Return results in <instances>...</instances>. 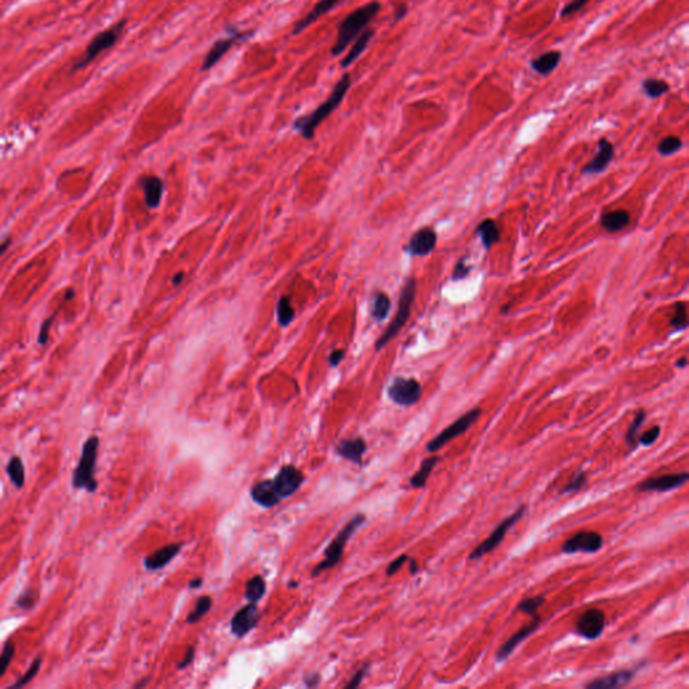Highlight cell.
Wrapping results in <instances>:
<instances>
[{
	"label": "cell",
	"mask_w": 689,
	"mask_h": 689,
	"mask_svg": "<svg viewBox=\"0 0 689 689\" xmlns=\"http://www.w3.org/2000/svg\"><path fill=\"white\" fill-rule=\"evenodd\" d=\"M640 666H634L631 669H622L618 672H614L605 678H599L585 684V688L591 689H614L622 688L631 683V680L637 675Z\"/></svg>",
	"instance_id": "obj_20"
},
{
	"label": "cell",
	"mask_w": 689,
	"mask_h": 689,
	"mask_svg": "<svg viewBox=\"0 0 689 689\" xmlns=\"http://www.w3.org/2000/svg\"><path fill=\"white\" fill-rule=\"evenodd\" d=\"M532 618H533L532 619V622H529L523 629H520L517 633H514L513 635H512L506 643H503V645L500 646V649H498L497 653H496V660H497L498 663L505 661L511 654L513 653L516 648H517L520 643L525 641L526 638H528L530 634H533L535 631L538 630L541 618H540L538 614H535Z\"/></svg>",
	"instance_id": "obj_18"
},
{
	"label": "cell",
	"mask_w": 689,
	"mask_h": 689,
	"mask_svg": "<svg viewBox=\"0 0 689 689\" xmlns=\"http://www.w3.org/2000/svg\"><path fill=\"white\" fill-rule=\"evenodd\" d=\"M14 655H15V643L12 640H10V641L4 643V648L0 653V678H3L4 673L7 672Z\"/></svg>",
	"instance_id": "obj_42"
},
{
	"label": "cell",
	"mask_w": 689,
	"mask_h": 689,
	"mask_svg": "<svg viewBox=\"0 0 689 689\" xmlns=\"http://www.w3.org/2000/svg\"><path fill=\"white\" fill-rule=\"evenodd\" d=\"M41 665H42V658L38 657V658H36V660L33 661V664L30 665V668L27 669V672L12 684V688H22L24 685H27L29 683H31V681L36 678V675L39 673Z\"/></svg>",
	"instance_id": "obj_40"
},
{
	"label": "cell",
	"mask_w": 689,
	"mask_h": 689,
	"mask_svg": "<svg viewBox=\"0 0 689 689\" xmlns=\"http://www.w3.org/2000/svg\"><path fill=\"white\" fill-rule=\"evenodd\" d=\"M590 0H571L570 3H567L563 10L560 11V18H567V16H571L573 14L576 12L582 11L584 7L588 4Z\"/></svg>",
	"instance_id": "obj_45"
},
{
	"label": "cell",
	"mask_w": 689,
	"mask_h": 689,
	"mask_svg": "<svg viewBox=\"0 0 689 689\" xmlns=\"http://www.w3.org/2000/svg\"><path fill=\"white\" fill-rule=\"evenodd\" d=\"M407 14H408V6L404 4V3L398 4V6H396L395 11H393V21H395V22H400L401 19H404V18L407 16Z\"/></svg>",
	"instance_id": "obj_51"
},
{
	"label": "cell",
	"mask_w": 689,
	"mask_h": 689,
	"mask_svg": "<svg viewBox=\"0 0 689 689\" xmlns=\"http://www.w3.org/2000/svg\"><path fill=\"white\" fill-rule=\"evenodd\" d=\"M351 86V73H343L342 77L339 79L336 86L333 88L331 94L327 97L326 100L316 109L307 115L298 117L293 121V129L298 131L306 141H311L316 136V131L327 117L331 116V114L339 108L342 104L346 94L349 92Z\"/></svg>",
	"instance_id": "obj_1"
},
{
	"label": "cell",
	"mask_w": 689,
	"mask_h": 689,
	"mask_svg": "<svg viewBox=\"0 0 689 689\" xmlns=\"http://www.w3.org/2000/svg\"><path fill=\"white\" fill-rule=\"evenodd\" d=\"M587 473L584 470H578L575 474H573L571 481L564 486V489L560 491L561 494H573V493H578L583 488L587 482Z\"/></svg>",
	"instance_id": "obj_41"
},
{
	"label": "cell",
	"mask_w": 689,
	"mask_h": 689,
	"mask_svg": "<svg viewBox=\"0 0 689 689\" xmlns=\"http://www.w3.org/2000/svg\"><path fill=\"white\" fill-rule=\"evenodd\" d=\"M603 538L595 530H582L568 538L563 545V553H594L602 548Z\"/></svg>",
	"instance_id": "obj_11"
},
{
	"label": "cell",
	"mask_w": 689,
	"mask_h": 689,
	"mask_svg": "<svg viewBox=\"0 0 689 689\" xmlns=\"http://www.w3.org/2000/svg\"><path fill=\"white\" fill-rule=\"evenodd\" d=\"M6 471H7V476L11 481L12 485L16 489H22L24 486V482H26V470H24V461L18 456H11L9 463H7Z\"/></svg>",
	"instance_id": "obj_30"
},
{
	"label": "cell",
	"mask_w": 689,
	"mask_h": 689,
	"mask_svg": "<svg viewBox=\"0 0 689 689\" xmlns=\"http://www.w3.org/2000/svg\"><path fill=\"white\" fill-rule=\"evenodd\" d=\"M149 681H150V678H144L141 683H136V684H135V688H143V687H146V685L149 684Z\"/></svg>",
	"instance_id": "obj_59"
},
{
	"label": "cell",
	"mask_w": 689,
	"mask_h": 689,
	"mask_svg": "<svg viewBox=\"0 0 689 689\" xmlns=\"http://www.w3.org/2000/svg\"><path fill=\"white\" fill-rule=\"evenodd\" d=\"M261 619V614L257 603L249 602L244 608H240L231 620V630L236 637L243 638L251 630H253Z\"/></svg>",
	"instance_id": "obj_13"
},
{
	"label": "cell",
	"mask_w": 689,
	"mask_h": 689,
	"mask_svg": "<svg viewBox=\"0 0 689 689\" xmlns=\"http://www.w3.org/2000/svg\"><path fill=\"white\" fill-rule=\"evenodd\" d=\"M687 365H688V360H687V357L680 358V360H678V363H676V366L680 368V369H684Z\"/></svg>",
	"instance_id": "obj_58"
},
{
	"label": "cell",
	"mask_w": 689,
	"mask_h": 689,
	"mask_svg": "<svg viewBox=\"0 0 689 689\" xmlns=\"http://www.w3.org/2000/svg\"><path fill=\"white\" fill-rule=\"evenodd\" d=\"M251 497L257 505L263 508H273L281 501L273 479L257 482L256 485H253L251 489Z\"/></svg>",
	"instance_id": "obj_21"
},
{
	"label": "cell",
	"mask_w": 689,
	"mask_h": 689,
	"mask_svg": "<svg viewBox=\"0 0 689 689\" xmlns=\"http://www.w3.org/2000/svg\"><path fill=\"white\" fill-rule=\"evenodd\" d=\"M689 474L687 471L684 473H676V474H666L661 477H653V478L645 479L637 485L638 491H658V493H666V491H675L678 488H681L688 482Z\"/></svg>",
	"instance_id": "obj_15"
},
{
	"label": "cell",
	"mask_w": 689,
	"mask_h": 689,
	"mask_svg": "<svg viewBox=\"0 0 689 689\" xmlns=\"http://www.w3.org/2000/svg\"><path fill=\"white\" fill-rule=\"evenodd\" d=\"M126 26H127V19H121V21L112 24L111 27H108V29L103 30L101 33H99L97 36H94V39L89 42L88 47L85 49L84 54L73 65V71H81L84 68H86L103 51L115 46L119 38L123 36Z\"/></svg>",
	"instance_id": "obj_6"
},
{
	"label": "cell",
	"mask_w": 689,
	"mask_h": 689,
	"mask_svg": "<svg viewBox=\"0 0 689 689\" xmlns=\"http://www.w3.org/2000/svg\"><path fill=\"white\" fill-rule=\"evenodd\" d=\"M366 448H368V446H366L365 439L358 436V438L341 439L336 446V453H337V456L346 459V461H351L356 465H361L363 456L366 453Z\"/></svg>",
	"instance_id": "obj_22"
},
{
	"label": "cell",
	"mask_w": 689,
	"mask_h": 689,
	"mask_svg": "<svg viewBox=\"0 0 689 689\" xmlns=\"http://www.w3.org/2000/svg\"><path fill=\"white\" fill-rule=\"evenodd\" d=\"M369 666H371V664H365V665L361 666V668L357 670V673L351 678V681L345 685V688L353 689L360 687L361 683H363V678H365V675H366L368 670H369Z\"/></svg>",
	"instance_id": "obj_48"
},
{
	"label": "cell",
	"mask_w": 689,
	"mask_h": 689,
	"mask_svg": "<svg viewBox=\"0 0 689 689\" xmlns=\"http://www.w3.org/2000/svg\"><path fill=\"white\" fill-rule=\"evenodd\" d=\"M181 548H182V544L174 543V544H167L162 548L156 549L155 552H152L151 555H149L144 559V567L149 571L162 570L181 552Z\"/></svg>",
	"instance_id": "obj_23"
},
{
	"label": "cell",
	"mask_w": 689,
	"mask_h": 689,
	"mask_svg": "<svg viewBox=\"0 0 689 689\" xmlns=\"http://www.w3.org/2000/svg\"><path fill=\"white\" fill-rule=\"evenodd\" d=\"M606 617L598 608H588L576 620L575 630L585 640H596L605 630Z\"/></svg>",
	"instance_id": "obj_12"
},
{
	"label": "cell",
	"mask_w": 689,
	"mask_h": 689,
	"mask_svg": "<svg viewBox=\"0 0 689 689\" xmlns=\"http://www.w3.org/2000/svg\"><path fill=\"white\" fill-rule=\"evenodd\" d=\"M211 606H213V600H211V596L203 595L199 598L196 603V608L194 610L188 614L187 617L186 622L188 625H196L197 622H199L201 619L203 618L209 610H211Z\"/></svg>",
	"instance_id": "obj_35"
},
{
	"label": "cell",
	"mask_w": 689,
	"mask_h": 689,
	"mask_svg": "<svg viewBox=\"0 0 689 689\" xmlns=\"http://www.w3.org/2000/svg\"><path fill=\"white\" fill-rule=\"evenodd\" d=\"M408 561L409 563H411V567H409V571H411V573H412V575H415V573H418V563H416V560H415V559H408Z\"/></svg>",
	"instance_id": "obj_56"
},
{
	"label": "cell",
	"mask_w": 689,
	"mask_h": 689,
	"mask_svg": "<svg viewBox=\"0 0 689 689\" xmlns=\"http://www.w3.org/2000/svg\"><path fill=\"white\" fill-rule=\"evenodd\" d=\"M341 1L342 0H318L314 4V7L307 12L303 18H301L296 24H293V29L291 31L292 36H299L301 33H303L306 29H308L311 24L318 22V19H321L322 16H325L331 10H334Z\"/></svg>",
	"instance_id": "obj_19"
},
{
	"label": "cell",
	"mask_w": 689,
	"mask_h": 689,
	"mask_svg": "<svg viewBox=\"0 0 689 689\" xmlns=\"http://www.w3.org/2000/svg\"><path fill=\"white\" fill-rule=\"evenodd\" d=\"M438 243V234L435 229L426 226L416 231L409 238L406 252L411 256H427L433 252Z\"/></svg>",
	"instance_id": "obj_17"
},
{
	"label": "cell",
	"mask_w": 689,
	"mask_h": 689,
	"mask_svg": "<svg viewBox=\"0 0 689 689\" xmlns=\"http://www.w3.org/2000/svg\"><path fill=\"white\" fill-rule=\"evenodd\" d=\"M561 61V53L558 50H549L530 61V68L540 76H549L558 69Z\"/></svg>",
	"instance_id": "obj_28"
},
{
	"label": "cell",
	"mask_w": 689,
	"mask_h": 689,
	"mask_svg": "<svg viewBox=\"0 0 689 689\" xmlns=\"http://www.w3.org/2000/svg\"><path fill=\"white\" fill-rule=\"evenodd\" d=\"M141 186L144 194V202L149 209H156L161 205L164 196V181L155 176H143Z\"/></svg>",
	"instance_id": "obj_24"
},
{
	"label": "cell",
	"mask_w": 689,
	"mask_h": 689,
	"mask_svg": "<svg viewBox=\"0 0 689 689\" xmlns=\"http://www.w3.org/2000/svg\"><path fill=\"white\" fill-rule=\"evenodd\" d=\"M681 147H683V141L676 135H670V136L664 138L657 144V152L661 156H670V155L680 151Z\"/></svg>",
	"instance_id": "obj_38"
},
{
	"label": "cell",
	"mask_w": 689,
	"mask_h": 689,
	"mask_svg": "<svg viewBox=\"0 0 689 689\" xmlns=\"http://www.w3.org/2000/svg\"><path fill=\"white\" fill-rule=\"evenodd\" d=\"M183 278H185L183 272L176 273V276H174V279H173V284H174V286H179V284L182 283V281H183Z\"/></svg>",
	"instance_id": "obj_55"
},
{
	"label": "cell",
	"mask_w": 689,
	"mask_h": 689,
	"mask_svg": "<svg viewBox=\"0 0 689 689\" xmlns=\"http://www.w3.org/2000/svg\"><path fill=\"white\" fill-rule=\"evenodd\" d=\"M345 357V351H334L330 356H328V363L330 366H338L339 363H342Z\"/></svg>",
	"instance_id": "obj_52"
},
{
	"label": "cell",
	"mask_w": 689,
	"mask_h": 689,
	"mask_svg": "<svg viewBox=\"0 0 689 689\" xmlns=\"http://www.w3.org/2000/svg\"><path fill=\"white\" fill-rule=\"evenodd\" d=\"M646 419V411L645 409H638L634 415V419L631 421L628 431H626V435H625V442L628 444V447L630 448L631 451H634L637 447H638V431L640 428L643 427V421Z\"/></svg>",
	"instance_id": "obj_31"
},
{
	"label": "cell",
	"mask_w": 689,
	"mask_h": 689,
	"mask_svg": "<svg viewBox=\"0 0 689 689\" xmlns=\"http://www.w3.org/2000/svg\"><path fill=\"white\" fill-rule=\"evenodd\" d=\"M36 598H38V594L33 588H26L24 593L19 595V598L16 599L15 605L22 610H30L36 605Z\"/></svg>",
	"instance_id": "obj_44"
},
{
	"label": "cell",
	"mask_w": 689,
	"mask_h": 689,
	"mask_svg": "<svg viewBox=\"0 0 689 689\" xmlns=\"http://www.w3.org/2000/svg\"><path fill=\"white\" fill-rule=\"evenodd\" d=\"M545 603V599L544 596L538 595L533 596V598H526L524 600L520 602V605L517 606V611H521L524 614H528L530 617H533L535 614H538V608H541L543 605Z\"/></svg>",
	"instance_id": "obj_39"
},
{
	"label": "cell",
	"mask_w": 689,
	"mask_h": 689,
	"mask_svg": "<svg viewBox=\"0 0 689 689\" xmlns=\"http://www.w3.org/2000/svg\"><path fill=\"white\" fill-rule=\"evenodd\" d=\"M468 256H463L462 258H459V261L456 263V267L453 269V273H451V279H453V281H461L468 278V275H470L473 267L468 264Z\"/></svg>",
	"instance_id": "obj_43"
},
{
	"label": "cell",
	"mask_w": 689,
	"mask_h": 689,
	"mask_svg": "<svg viewBox=\"0 0 689 689\" xmlns=\"http://www.w3.org/2000/svg\"><path fill=\"white\" fill-rule=\"evenodd\" d=\"M276 314H278V321H279L281 326H288L293 321L295 310L292 307L291 301H290L288 296H283L279 301L278 307H276Z\"/></svg>",
	"instance_id": "obj_36"
},
{
	"label": "cell",
	"mask_w": 689,
	"mask_h": 689,
	"mask_svg": "<svg viewBox=\"0 0 689 689\" xmlns=\"http://www.w3.org/2000/svg\"><path fill=\"white\" fill-rule=\"evenodd\" d=\"M481 415H482V409H470L465 415L458 418L453 424H450L447 428H444L442 433L436 435L433 441H430L427 444V451L428 453L439 451L448 442H451L453 439L461 436L462 433H466L471 426H474L477 423V421L481 418Z\"/></svg>",
	"instance_id": "obj_9"
},
{
	"label": "cell",
	"mask_w": 689,
	"mask_h": 689,
	"mask_svg": "<svg viewBox=\"0 0 689 689\" xmlns=\"http://www.w3.org/2000/svg\"><path fill=\"white\" fill-rule=\"evenodd\" d=\"M660 433H661V428L658 426H654L650 430H648L646 433H643L637 441H638V444H643V446H652V444L657 441V438L660 436Z\"/></svg>",
	"instance_id": "obj_47"
},
{
	"label": "cell",
	"mask_w": 689,
	"mask_h": 689,
	"mask_svg": "<svg viewBox=\"0 0 689 689\" xmlns=\"http://www.w3.org/2000/svg\"><path fill=\"white\" fill-rule=\"evenodd\" d=\"M365 520H366L365 514H356L351 521L339 530L338 535L330 543V545L325 550V560L321 561L318 565L314 567L313 573H311L314 578L316 575L336 567L339 561L342 560V556H343L348 541L357 532V529L361 528V525L365 523Z\"/></svg>",
	"instance_id": "obj_5"
},
{
	"label": "cell",
	"mask_w": 689,
	"mask_h": 689,
	"mask_svg": "<svg viewBox=\"0 0 689 689\" xmlns=\"http://www.w3.org/2000/svg\"><path fill=\"white\" fill-rule=\"evenodd\" d=\"M266 591H267V584H266V580L263 579V576H260V575H255L253 578H251L246 582V600H249L252 603H257L258 600H261L263 596L266 595Z\"/></svg>",
	"instance_id": "obj_32"
},
{
	"label": "cell",
	"mask_w": 689,
	"mask_h": 689,
	"mask_svg": "<svg viewBox=\"0 0 689 689\" xmlns=\"http://www.w3.org/2000/svg\"><path fill=\"white\" fill-rule=\"evenodd\" d=\"M439 462H441V456H431L426 458V459L421 462V468L413 474V477L409 481L411 486L415 488V489L424 488L427 479L430 478L433 468H435V466H436Z\"/></svg>",
	"instance_id": "obj_29"
},
{
	"label": "cell",
	"mask_w": 689,
	"mask_h": 689,
	"mask_svg": "<svg viewBox=\"0 0 689 689\" xmlns=\"http://www.w3.org/2000/svg\"><path fill=\"white\" fill-rule=\"evenodd\" d=\"M476 234L481 238L482 246L486 251H491V248L501 240L500 226L493 218H485L479 222L478 226L476 228Z\"/></svg>",
	"instance_id": "obj_26"
},
{
	"label": "cell",
	"mask_w": 689,
	"mask_h": 689,
	"mask_svg": "<svg viewBox=\"0 0 689 689\" xmlns=\"http://www.w3.org/2000/svg\"><path fill=\"white\" fill-rule=\"evenodd\" d=\"M670 89L669 84L660 79H646L643 81V94L649 99H658L668 94Z\"/></svg>",
	"instance_id": "obj_34"
},
{
	"label": "cell",
	"mask_w": 689,
	"mask_h": 689,
	"mask_svg": "<svg viewBox=\"0 0 689 689\" xmlns=\"http://www.w3.org/2000/svg\"><path fill=\"white\" fill-rule=\"evenodd\" d=\"M11 246V238H10V237H9V238H6L4 241H1V243H0V256H1V255H3V253L7 251V249H9V246Z\"/></svg>",
	"instance_id": "obj_54"
},
{
	"label": "cell",
	"mask_w": 689,
	"mask_h": 689,
	"mask_svg": "<svg viewBox=\"0 0 689 689\" xmlns=\"http://www.w3.org/2000/svg\"><path fill=\"white\" fill-rule=\"evenodd\" d=\"M630 223V213L625 209L606 211L600 216V226L608 233H618Z\"/></svg>",
	"instance_id": "obj_25"
},
{
	"label": "cell",
	"mask_w": 689,
	"mask_h": 689,
	"mask_svg": "<svg viewBox=\"0 0 689 689\" xmlns=\"http://www.w3.org/2000/svg\"><path fill=\"white\" fill-rule=\"evenodd\" d=\"M615 155V147L611 141L606 138H600L598 141V151L595 156L582 167V174L583 176H595L603 173L608 167V164L613 162Z\"/></svg>",
	"instance_id": "obj_16"
},
{
	"label": "cell",
	"mask_w": 689,
	"mask_h": 689,
	"mask_svg": "<svg viewBox=\"0 0 689 689\" xmlns=\"http://www.w3.org/2000/svg\"><path fill=\"white\" fill-rule=\"evenodd\" d=\"M373 36V29H366V30H363V33L357 36V39L354 41V44L351 45L349 53H348L343 59H341V66H342L343 69H346V68H349L351 65H353L357 59H360V57L363 56V51L369 46V44H371V41H372Z\"/></svg>",
	"instance_id": "obj_27"
},
{
	"label": "cell",
	"mask_w": 689,
	"mask_h": 689,
	"mask_svg": "<svg viewBox=\"0 0 689 689\" xmlns=\"http://www.w3.org/2000/svg\"><path fill=\"white\" fill-rule=\"evenodd\" d=\"M62 304H64V302H62ZM62 304L59 306V308H57V311H56L54 314H51V316L47 318L46 321H44V323H42V326H41V330H39V336H38V343H39V345H46L47 339H49V333H50V328H51V325H53V322H54V319H56L57 313H59V310H61Z\"/></svg>",
	"instance_id": "obj_46"
},
{
	"label": "cell",
	"mask_w": 689,
	"mask_h": 689,
	"mask_svg": "<svg viewBox=\"0 0 689 689\" xmlns=\"http://www.w3.org/2000/svg\"><path fill=\"white\" fill-rule=\"evenodd\" d=\"M201 585H202V579H201V578H197V579H194L193 582L188 583L190 588H199Z\"/></svg>",
	"instance_id": "obj_57"
},
{
	"label": "cell",
	"mask_w": 689,
	"mask_h": 689,
	"mask_svg": "<svg viewBox=\"0 0 689 689\" xmlns=\"http://www.w3.org/2000/svg\"><path fill=\"white\" fill-rule=\"evenodd\" d=\"M380 10H381V3L373 0L356 9L349 15H346L339 24L337 39L331 47V56L338 57L348 47L351 46V44L357 39V36L372 24V21L378 15Z\"/></svg>",
	"instance_id": "obj_2"
},
{
	"label": "cell",
	"mask_w": 689,
	"mask_h": 689,
	"mask_svg": "<svg viewBox=\"0 0 689 689\" xmlns=\"http://www.w3.org/2000/svg\"><path fill=\"white\" fill-rule=\"evenodd\" d=\"M415 295H416V279L409 278L404 283V287H403L401 293H400L398 311L393 316L392 322L389 323V326L386 327V331L383 333V336L377 339L376 351H381L384 346H386L392 339L398 336V333L401 331V328L407 325L409 316H411V311H412V304L415 302Z\"/></svg>",
	"instance_id": "obj_4"
},
{
	"label": "cell",
	"mask_w": 689,
	"mask_h": 689,
	"mask_svg": "<svg viewBox=\"0 0 689 689\" xmlns=\"http://www.w3.org/2000/svg\"><path fill=\"white\" fill-rule=\"evenodd\" d=\"M194 655H196V649L193 646H188L187 648L186 653H185V657L183 660L178 664V669H185L187 666L190 665L193 661H194Z\"/></svg>",
	"instance_id": "obj_50"
},
{
	"label": "cell",
	"mask_w": 689,
	"mask_h": 689,
	"mask_svg": "<svg viewBox=\"0 0 689 689\" xmlns=\"http://www.w3.org/2000/svg\"><path fill=\"white\" fill-rule=\"evenodd\" d=\"M226 31H228L229 36L226 38L217 39L213 44V46L209 49V51L206 53L205 59L202 61V65H201V71H211L225 57V54L232 47L237 46L240 44H244L255 36V30H240L234 26H226Z\"/></svg>",
	"instance_id": "obj_7"
},
{
	"label": "cell",
	"mask_w": 689,
	"mask_h": 689,
	"mask_svg": "<svg viewBox=\"0 0 689 689\" xmlns=\"http://www.w3.org/2000/svg\"><path fill=\"white\" fill-rule=\"evenodd\" d=\"M391 311V299L384 292H377L372 299V310L371 314L374 321L381 322L384 321Z\"/></svg>",
	"instance_id": "obj_33"
},
{
	"label": "cell",
	"mask_w": 689,
	"mask_h": 689,
	"mask_svg": "<svg viewBox=\"0 0 689 689\" xmlns=\"http://www.w3.org/2000/svg\"><path fill=\"white\" fill-rule=\"evenodd\" d=\"M321 683V676L318 673H313V675H307L306 678H304V684L308 687V688H314V687H318Z\"/></svg>",
	"instance_id": "obj_53"
},
{
	"label": "cell",
	"mask_w": 689,
	"mask_h": 689,
	"mask_svg": "<svg viewBox=\"0 0 689 689\" xmlns=\"http://www.w3.org/2000/svg\"><path fill=\"white\" fill-rule=\"evenodd\" d=\"M670 326L678 331H684L688 327V316H687V303L678 302L673 308V316L670 319Z\"/></svg>",
	"instance_id": "obj_37"
},
{
	"label": "cell",
	"mask_w": 689,
	"mask_h": 689,
	"mask_svg": "<svg viewBox=\"0 0 689 689\" xmlns=\"http://www.w3.org/2000/svg\"><path fill=\"white\" fill-rule=\"evenodd\" d=\"M421 383L412 377H396L388 386V398L400 407L415 406L421 398Z\"/></svg>",
	"instance_id": "obj_10"
},
{
	"label": "cell",
	"mask_w": 689,
	"mask_h": 689,
	"mask_svg": "<svg viewBox=\"0 0 689 689\" xmlns=\"http://www.w3.org/2000/svg\"><path fill=\"white\" fill-rule=\"evenodd\" d=\"M99 447H100V438L99 436H91L85 441L82 446L81 458L79 461L77 468L73 471L71 477V485L74 489L80 491L85 489L89 493H94L99 488L97 479L94 478V471H96V463H97V456H99Z\"/></svg>",
	"instance_id": "obj_3"
},
{
	"label": "cell",
	"mask_w": 689,
	"mask_h": 689,
	"mask_svg": "<svg viewBox=\"0 0 689 689\" xmlns=\"http://www.w3.org/2000/svg\"><path fill=\"white\" fill-rule=\"evenodd\" d=\"M276 491L279 493L281 500L291 497L293 493L301 489L304 482L303 473L292 465L283 466L279 470L278 476L273 479Z\"/></svg>",
	"instance_id": "obj_14"
},
{
	"label": "cell",
	"mask_w": 689,
	"mask_h": 689,
	"mask_svg": "<svg viewBox=\"0 0 689 689\" xmlns=\"http://www.w3.org/2000/svg\"><path fill=\"white\" fill-rule=\"evenodd\" d=\"M408 555H401V556H398V559H395V560L392 561V563L386 567V575H388V576H393L395 573H398V571L403 568V565L408 561Z\"/></svg>",
	"instance_id": "obj_49"
},
{
	"label": "cell",
	"mask_w": 689,
	"mask_h": 689,
	"mask_svg": "<svg viewBox=\"0 0 689 689\" xmlns=\"http://www.w3.org/2000/svg\"><path fill=\"white\" fill-rule=\"evenodd\" d=\"M526 506L525 505H521L513 514H511L509 517H506L505 520H503L498 525L494 528V530L491 532V536L488 538H485L478 547L471 550V553L468 555V560H478L481 558H483L485 555L491 553V550L497 548L501 543H503V538L505 535L509 532V529L523 518V516L525 514Z\"/></svg>",
	"instance_id": "obj_8"
}]
</instances>
